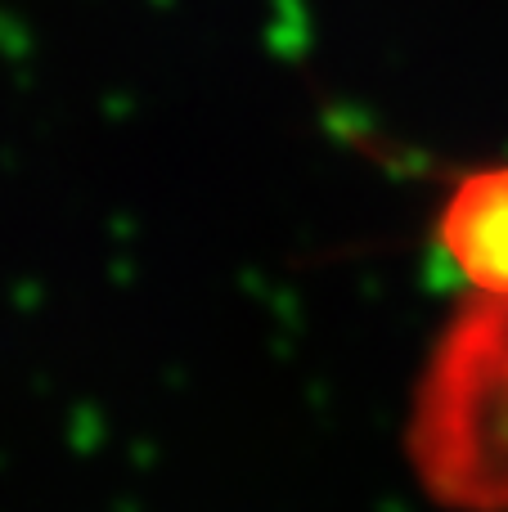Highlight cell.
Masks as SVG:
<instances>
[{"label": "cell", "instance_id": "obj_1", "mask_svg": "<svg viewBox=\"0 0 508 512\" xmlns=\"http://www.w3.org/2000/svg\"><path fill=\"white\" fill-rule=\"evenodd\" d=\"M414 463L446 504L508 512V301L473 297L446 328L414 409Z\"/></svg>", "mask_w": 508, "mask_h": 512}, {"label": "cell", "instance_id": "obj_2", "mask_svg": "<svg viewBox=\"0 0 508 512\" xmlns=\"http://www.w3.org/2000/svg\"><path fill=\"white\" fill-rule=\"evenodd\" d=\"M437 234L473 297L508 301V167H486L459 180Z\"/></svg>", "mask_w": 508, "mask_h": 512}]
</instances>
